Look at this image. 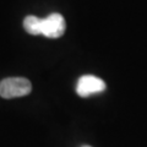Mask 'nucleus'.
Instances as JSON below:
<instances>
[{
	"label": "nucleus",
	"mask_w": 147,
	"mask_h": 147,
	"mask_svg": "<svg viewBox=\"0 0 147 147\" xmlns=\"http://www.w3.org/2000/svg\"><path fill=\"white\" fill-rule=\"evenodd\" d=\"M39 25H40V18L33 16V15H28L25 17L24 20V28L26 30V32H28L30 34H40L39 32Z\"/></svg>",
	"instance_id": "4"
},
{
	"label": "nucleus",
	"mask_w": 147,
	"mask_h": 147,
	"mask_svg": "<svg viewBox=\"0 0 147 147\" xmlns=\"http://www.w3.org/2000/svg\"><path fill=\"white\" fill-rule=\"evenodd\" d=\"M32 91L30 80L25 77H7L0 82V96L3 98H16L27 96Z\"/></svg>",
	"instance_id": "1"
},
{
	"label": "nucleus",
	"mask_w": 147,
	"mask_h": 147,
	"mask_svg": "<svg viewBox=\"0 0 147 147\" xmlns=\"http://www.w3.org/2000/svg\"><path fill=\"white\" fill-rule=\"evenodd\" d=\"M104 90H105L104 81L93 75L81 76L76 85V92L81 97H88L91 94L100 93Z\"/></svg>",
	"instance_id": "3"
},
{
	"label": "nucleus",
	"mask_w": 147,
	"mask_h": 147,
	"mask_svg": "<svg viewBox=\"0 0 147 147\" xmlns=\"http://www.w3.org/2000/svg\"><path fill=\"white\" fill-rule=\"evenodd\" d=\"M84 147H90V146H84Z\"/></svg>",
	"instance_id": "5"
},
{
	"label": "nucleus",
	"mask_w": 147,
	"mask_h": 147,
	"mask_svg": "<svg viewBox=\"0 0 147 147\" xmlns=\"http://www.w3.org/2000/svg\"><path fill=\"white\" fill-rule=\"evenodd\" d=\"M65 20L60 13H50L47 17L40 18L39 32L48 38H59L65 32Z\"/></svg>",
	"instance_id": "2"
}]
</instances>
